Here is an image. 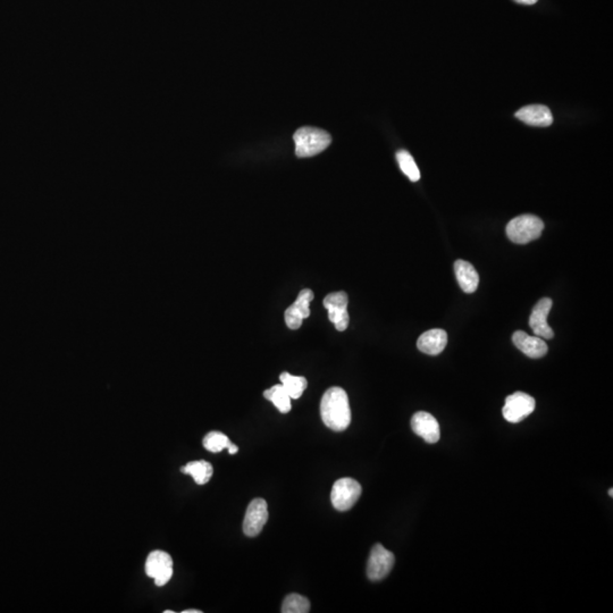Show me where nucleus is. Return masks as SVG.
I'll list each match as a JSON object with an SVG mask.
<instances>
[{
  "label": "nucleus",
  "mask_w": 613,
  "mask_h": 613,
  "mask_svg": "<svg viewBox=\"0 0 613 613\" xmlns=\"http://www.w3.org/2000/svg\"><path fill=\"white\" fill-rule=\"evenodd\" d=\"M323 423L334 432H342L351 423L349 398L341 387H330L325 392L321 402Z\"/></svg>",
  "instance_id": "nucleus-1"
},
{
  "label": "nucleus",
  "mask_w": 613,
  "mask_h": 613,
  "mask_svg": "<svg viewBox=\"0 0 613 613\" xmlns=\"http://www.w3.org/2000/svg\"><path fill=\"white\" fill-rule=\"evenodd\" d=\"M203 611L196 610V609H191V610H184L182 613H201Z\"/></svg>",
  "instance_id": "nucleus-25"
},
{
  "label": "nucleus",
  "mask_w": 613,
  "mask_h": 613,
  "mask_svg": "<svg viewBox=\"0 0 613 613\" xmlns=\"http://www.w3.org/2000/svg\"><path fill=\"white\" fill-rule=\"evenodd\" d=\"M296 144V155L299 158H309L323 153L332 142V137L324 130L316 128H301L293 135Z\"/></svg>",
  "instance_id": "nucleus-2"
},
{
  "label": "nucleus",
  "mask_w": 613,
  "mask_h": 613,
  "mask_svg": "<svg viewBox=\"0 0 613 613\" xmlns=\"http://www.w3.org/2000/svg\"><path fill=\"white\" fill-rule=\"evenodd\" d=\"M362 489L355 480L341 478L334 482L330 501L334 509L337 511H348L357 503L360 498Z\"/></svg>",
  "instance_id": "nucleus-4"
},
{
  "label": "nucleus",
  "mask_w": 613,
  "mask_h": 613,
  "mask_svg": "<svg viewBox=\"0 0 613 613\" xmlns=\"http://www.w3.org/2000/svg\"><path fill=\"white\" fill-rule=\"evenodd\" d=\"M544 230L541 218L534 215H521L514 218L507 225V237L517 244H526L537 240Z\"/></svg>",
  "instance_id": "nucleus-3"
},
{
  "label": "nucleus",
  "mask_w": 613,
  "mask_h": 613,
  "mask_svg": "<svg viewBox=\"0 0 613 613\" xmlns=\"http://www.w3.org/2000/svg\"><path fill=\"white\" fill-rule=\"evenodd\" d=\"M455 271L457 283L464 293H473L476 291L480 283V276L473 264L459 259L455 262Z\"/></svg>",
  "instance_id": "nucleus-16"
},
{
  "label": "nucleus",
  "mask_w": 613,
  "mask_h": 613,
  "mask_svg": "<svg viewBox=\"0 0 613 613\" xmlns=\"http://www.w3.org/2000/svg\"><path fill=\"white\" fill-rule=\"evenodd\" d=\"M309 611H310V602L308 598L300 594L287 595L282 604L283 613H307Z\"/></svg>",
  "instance_id": "nucleus-21"
},
{
  "label": "nucleus",
  "mask_w": 613,
  "mask_h": 613,
  "mask_svg": "<svg viewBox=\"0 0 613 613\" xmlns=\"http://www.w3.org/2000/svg\"><path fill=\"white\" fill-rule=\"evenodd\" d=\"M609 494H610V496H613L612 489H609Z\"/></svg>",
  "instance_id": "nucleus-26"
},
{
  "label": "nucleus",
  "mask_w": 613,
  "mask_h": 613,
  "mask_svg": "<svg viewBox=\"0 0 613 613\" xmlns=\"http://www.w3.org/2000/svg\"><path fill=\"white\" fill-rule=\"evenodd\" d=\"M516 3H523V5H534V3H537L539 0H514Z\"/></svg>",
  "instance_id": "nucleus-24"
},
{
  "label": "nucleus",
  "mask_w": 613,
  "mask_h": 613,
  "mask_svg": "<svg viewBox=\"0 0 613 613\" xmlns=\"http://www.w3.org/2000/svg\"><path fill=\"white\" fill-rule=\"evenodd\" d=\"M553 301L550 298H543L536 303L529 318V326L536 337L550 339L554 337V332L548 324V316L551 310Z\"/></svg>",
  "instance_id": "nucleus-10"
},
{
  "label": "nucleus",
  "mask_w": 613,
  "mask_h": 613,
  "mask_svg": "<svg viewBox=\"0 0 613 613\" xmlns=\"http://www.w3.org/2000/svg\"><path fill=\"white\" fill-rule=\"evenodd\" d=\"M348 303H349V298L343 291L330 293L324 299V305L328 312V318L339 332L346 330L349 326Z\"/></svg>",
  "instance_id": "nucleus-8"
},
{
  "label": "nucleus",
  "mask_w": 613,
  "mask_h": 613,
  "mask_svg": "<svg viewBox=\"0 0 613 613\" xmlns=\"http://www.w3.org/2000/svg\"><path fill=\"white\" fill-rule=\"evenodd\" d=\"M264 398L274 403L275 407L282 414H287L291 410V398L287 389H284L282 384L274 385L271 389H266L264 392Z\"/></svg>",
  "instance_id": "nucleus-18"
},
{
  "label": "nucleus",
  "mask_w": 613,
  "mask_h": 613,
  "mask_svg": "<svg viewBox=\"0 0 613 613\" xmlns=\"http://www.w3.org/2000/svg\"><path fill=\"white\" fill-rule=\"evenodd\" d=\"M535 398L527 393H514L505 398V405L502 410L503 417L509 423H520L535 410Z\"/></svg>",
  "instance_id": "nucleus-6"
},
{
  "label": "nucleus",
  "mask_w": 613,
  "mask_h": 613,
  "mask_svg": "<svg viewBox=\"0 0 613 613\" xmlns=\"http://www.w3.org/2000/svg\"><path fill=\"white\" fill-rule=\"evenodd\" d=\"M448 344V334L443 330L435 328L421 334L417 341V348L423 353L437 355L445 349Z\"/></svg>",
  "instance_id": "nucleus-15"
},
{
  "label": "nucleus",
  "mask_w": 613,
  "mask_h": 613,
  "mask_svg": "<svg viewBox=\"0 0 613 613\" xmlns=\"http://www.w3.org/2000/svg\"><path fill=\"white\" fill-rule=\"evenodd\" d=\"M516 117L525 124L532 126H550L553 123V116L550 109L543 105H529L516 112Z\"/></svg>",
  "instance_id": "nucleus-14"
},
{
  "label": "nucleus",
  "mask_w": 613,
  "mask_h": 613,
  "mask_svg": "<svg viewBox=\"0 0 613 613\" xmlns=\"http://www.w3.org/2000/svg\"><path fill=\"white\" fill-rule=\"evenodd\" d=\"M164 613H174V611L166 610V611H164Z\"/></svg>",
  "instance_id": "nucleus-27"
},
{
  "label": "nucleus",
  "mask_w": 613,
  "mask_h": 613,
  "mask_svg": "<svg viewBox=\"0 0 613 613\" xmlns=\"http://www.w3.org/2000/svg\"><path fill=\"white\" fill-rule=\"evenodd\" d=\"M512 342L529 358H541L548 353V344L545 343L544 339L539 337H530L523 330L514 332L512 335Z\"/></svg>",
  "instance_id": "nucleus-13"
},
{
  "label": "nucleus",
  "mask_w": 613,
  "mask_h": 613,
  "mask_svg": "<svg viewBox=\"0 0 613 613\" xmlns=\"http://www.w3.org/2000/svg\"><path fill=\"white\" fill-rule=\"evenodd\" d=\"M180 471L192 476L193 480L198 485H205L212 478L214 468L208 461H191V462H187L184 467L180 468Z\"/></svg>",
  "instance_id": "nucleus-17"
},
{
  "label": "nucleus",
  "mask_w": 613,
  "mask_h": 613,
  "mask_svg": "<svg viewBox=\"0 0 613 613\" xmlns=\"http://www.w3.org/2000/svg\"><path fill=\"white\" fill-rule=\"evenodd\" d=\"M280 384L287 389L291 398H299L308 386V382L305 377L293 376L289 373H280Z\"/></svg>",
  "instance_id": "nucleus-19"
},
{
  "label": "nucleus",
  "mask_w": 613,
  "mask_h": 613,
  "mask_svg": "<svg viewBox=\"0 0 613 613\" xmlns=\"http://www.w3.org/2000/svg\"><path fill=\"white\" fill-rule=\"evenodd\" d=\"M146 576L153 578L158 587L165 586L173 577V559L162 550L150 552L146 560Z\"/></svg>",
  "instance_id": "nucleus-5"
},
{
  "label": "nucleus",
  "mask_w": 613,
  "mask_h": 613,
  "mask_svg": "<svg viewBox=\"0 0 613 613\" xmlns=\"http://www.w3.org/2000/svg\"><path fill=\"white\" fill-rule=\"evenodd\" d=\"M411 428L416 435L421 436L427 443L434 444L439 442L441 430L436 418L428 412L419 411L411 419Z\"/></svg>",
  "instance_id": "nucleus-12"
},
{
  "label": "nucleus",
  "mask_w": 613,
  "mask_h": 613,
  "mask_svg": "<svg viewBox=\"0 0 613 613\" xmlns=\"http://www.w3.org/2000/svg\"><path fill=\"white\" fill-rule=\"evenodd\" d=\"M396 562V557L392 552L386 550L382 544H376L371 548V555L368 559L367 576L373 582H378L385 578Z\"/></svg>",
  "instance_id": "nucleus-7"
},
{
  "label": "nucleus",
  "mask_w": 613,
  "mask_h": 613,
  "mask_svg": "<svg viewBox=\"0 0 613 613\" xmlns=\"http://www.w3.org/2000/svg\"><path fill=\"white\" fill-rule=\"evenodd\" d=\"M203 448L212 453H218L230 444V439L221 432H210L203 437Z\"/></svg>",
  "instance_id": "nucleus-22"
},
{
  "label": "nucleus",
  "mask_w": 613,
  "mask_h": 613,
  "mask_svg": "<svg viewBox=\"0 0 613 613\" xmlns=\"http://www.w3.org/2000/svg\"><path fill=\"white\" fill-rule=\"evenodd\" d=\"M314 299V292L312 289H303L299 293L296 302L289 305L285 312V323L291 330H298L302 325V321L310 316L309 305Z\"/></svg>",
  "instance_id": "nucleus-11"
},
{
  "label": "nucleus",
  "mask_w": 613,
  "mask_h": 613,
  "mask_svg": "<svg viewBox=\"0 0 613 613\" xmlns=\"http://www.w3.org/2000/svg\"><path fill=\"white\" fill-rule=\"evenodd\" d=\"M226 450H228L230 455H235V453H237V451H239V448H237V445L233 444V443H230Z\"/></svg>",
  "instance_id": "nucleus-23"
},
{
  "label": "nucleus",
  "mask_w": 613,
  "mask_h": 613,
  "mask_svg": "<svg viewBox=\"0 0 613 613\" xmlns=\"http://www.w3.org/2000/svg\"><path fill=\"white\" fill-rule=\"evenodd\" d=\"M267 520V502L264 501V498H255L250 502L246 509V516L243 520V532L249 537H255L262 532Z\"/></svg>",
  "instance_id": "nucleus-9"
},
{
  "label": "nucleus",
  "mask_w": 613,
  "mask_h": 613,
  "mask_svg": "<svg viewBox=\"0 0 613 613\" xmlns=\"http://www.w3.org/2000/svg\"><path fill=\"white\" fill-rule=\"evenodd\" d=\"M396 160H398V166H400L401 171H403V174L409 180H412V182L419 180V178H421V171H419L414 159L412 158V156H411L408 151H405V150L398 151L396 153Z\"/></svg>",
  "instance_id": "nucleus-20"
}]
</instances>
